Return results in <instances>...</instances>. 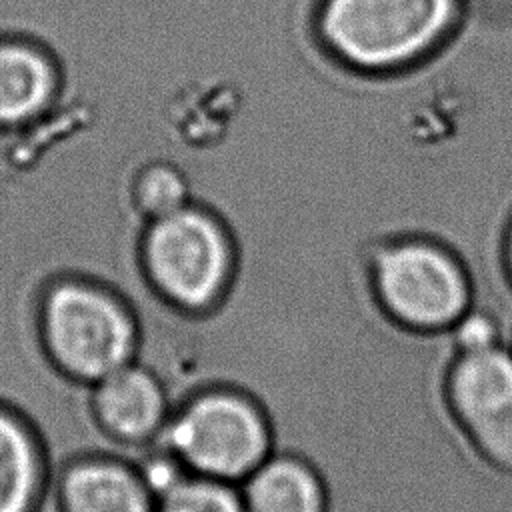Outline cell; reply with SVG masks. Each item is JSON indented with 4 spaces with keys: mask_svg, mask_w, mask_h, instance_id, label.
Instances as JSON below:
<instances>
[{
    "mask_svg": "<svg viewBox=\"0 0 512 512\" xmlns=\"http://www.w3.org/2000/svg\"><path fill=\"white\" fill-rule=\"evenodd\" d=\"M458 348L380 304L370 278L342 296H240L180 348L188 394L230 388L264 414L272 454L306 462L324 512H512V472L474 444L448 398Z\"/></svg>",
    "mask_w": 512,
    "mask_h": 512,
    "instance_id": "cell-1",
    "label": "cell"
},
{
    "mask_svg": "<svg viewBox=\"0 0 512 512\" xmlns=\"http://www.w3.org/2000/svg\"><path fill=\"white\" fill-rule=\"evenodd\" d=\"M152 446L172 452L192 474L230 484H240L272 454L262 410L230 388H210L186 400Z\"/></svg>",
    "mask_w": 512,
    "mask_h": 512,
    "instance_id": "cell-2",
    "label": "cell"
},
{
    "mask_svg": "<svg viewBox=\"0 0 512 512\" xmlns=\"http://www.w3.org/2000/svg\"><path fill=\"white\" fill-rule=\"evenodd\" d=\"M42 324L54 362L74 380L94 384L136 360V318L128 304L100 288L56 286L46 298Z\"/></svg>",
    "mask_w": 512,
    "mask_h": 512,
    "instance_id": "cell-3",
    "label": "cell"
},
{
    "mask_svg": "<svg viewBox=\"0 0 512 512\" xmlns=\"http://www.w3.org/2000/svg\"><path fill=\"white\" fill-rule=\"evenodd\" d=\"M144 268L150 288L186 312L212 308L234 276L226 236L192 208L156 218L144 242Z\"/></svg>",
    "mask_w": 512,
    "mask_h": 512,
    "instance_id": "cell-4",
    "label": "cell"
},
{
    "mask_svg": "<svg viewBox=\"0 0 512 512\" xmlns=\"http://www.w3.org/2000/svg\"><path fill=\"white\" fill-rule=\"evenodd\" d=\"M452 16L454 0H326L322 30L348 62L382 68L424 52Z\"/></svg>",
    "mask_w": 512,
    "mask_h": 512,
    "instance_id": "cell-5",
    "label": "cell"
},
{
    "mask_svg": "<svg viewBox=\"0 0 512 512\" xmlns=\"http://www.w3.org/2000/svg\"><path fill=\"white\" fill-rule=\"evenodd\" d=\"M370 280L384 310L414 330H448L472 306V282L446 250L404 242L382 250Z\"/></svg>",
    "mask_w": 512,
    "mask_h": 512,
    "instance_id": "cell-6",
    "label": "cell"
},
{
    "mask_svg": "<svg viewBox=\"0 0 512 512\" xmlns=\"http://www.w3.org/2000/svg\"><path fill=\"white\" fill-rule=\"evenodd\" d=\"M448 398L478 450L512 472V348L458 354L448 376Z\"/></svg>",
    "mask_w": 512,
    "mask_h": 512,
    "instance_id": "cell-7",
    "label": "cell"
},
{
    "mask_svg": "<svg viewBox=\"0 0 512 512\" xmlns=\"http://www.w3.org/2000/svg\"><path fill=\"white\" fill-rule=\"evenodd\" d=\"M90 410L102 432L130 446H152L170 418L164 386L136 360L92 384Z\"/></svg>",
    "mask_w": 512,
    "mask_h": 512,
    "instance_id": "cell-8",
    "label": "cell"
},
{
    "mask_svg": "<svg viewBox=\"0 0 512 512\" xmlns=\"http://www.w3.org/2000/svg\"><path fill=\"white\" fill-rule=\"evenodd\" d=\"M62 512H156L134 464L100 454L72 462L60 480Z\"/></svg>",
    "mask_w": 512,
    "mask_h": 512,
    "instance_id": "cell-9",
    "label": "cell"
},
{
    "mask_svg": "<svg viewBox=\"0 0 512 512\" xmlns=\"http://www.w3.org/2000/svg\"><path fill=\"white\" fill-rule=\"evenodd\" d=\"M238 488L246 512H324L318 476L294 456L270 454Z\"/></svg>",
    "mask_w": 512,
    "mask_h": 512,
    "instance_id": "cell-10",
    "label": "cell"
},
{
    "mask_svg": "<svg viewBox=\"0 0 512 512\" xmlns=\"http://www.w3.org/2000/svg\"><path fill=\"white\" fill-rule=\"evenodd\" d=\"M40 484V460L30 432L0 408V512H28Z\"/></svg>",
    "mask_w": 512,
    "mask_h": 512,
    "instance_id": "cell-11",
    "label": "cell"
},
{
    "mask_svg": "<svg viewBox=\"0 0 512 512\" xmlns=\"http://www.w3.org/2000/svg\"><path fill=\"white\" fill-rule=\"evenodd\" d=\"M50 92V70L34 52L18 46L0 48V122L30 116Z\"/></svg>",
    "mask_w": 512,
    "mask_h": 512,
    "instance_id": "cell-12",
    "label": "cell"
},
{
    "mask_svg": "<svg viewBox=\"0 0 512 512\" xmlns=\"http://www.w3.org/2000/svg\"><path fill=\"white\" fill-rule=\"evenodd\" d=\"M156 512H246L238 484L188 474L156 502Z\"/></svg>",
    "mask_w": 512,
    "mask_h": 512,
    "instance_id": "cell-13",
    "label": "cell"
},
{
    "mask_svg": "<svg viewBox=\"0 0 512 512\" xmlns=\"http://www.w3.org/2000/svg\"><path fill=\"white\" fill-rule=\"evenodd\" d=\"M450 336L460 354L480 352L494 346H508L506 332L500 320L478 306H470L452 326Z\"/></svg>",
    "mask_w": 512,
    "mask_h": 512,
    "instance_id": "cell-14",
    "label": "cell"
},
{
    "mask_svg": "<svg viewBox=\"0 0 512 512\" xmlns=\"http://www.w3.org/2000/svg\"><path fill=\"white\" fill-rule=\"evenodd\" d=\"M184 198V180L172 168H152L144 174L140 182V200L154 218L184 208Z\"/></svg>",
    "mask_w": 512,
    "mask_h": 512,
    "instance_id": "cell-15",
    "label": "cell"
},
{
    "mask_svg": "<svg viewBox=\"0 0 512 512\" xmlns=\"http://www.w3.org/2000/svg\"><path fill=\"white\" fill-rule=\"evenodd\" d=\"M134 468L156 502L190 474L188 468L172 452L158 446H150V450L138 460Z\"/></svg>",
    "mask_w": 512,
    "mask_h": 512,
    "instance_id": "cell-16",
    "label": "cell"
},
{
    "mask_svg": "<svg viewBox=\"0 0 512 512\" xmlns=\"http://www.w3.org/2000/svg\"><path fill=\"white\" fill-rule=\"evenodd\" d=\"M504 262H506V274H508V280L512 284V228H510V234L506 238V254H504Z\"/></svg>",
    "mask_w": 512,
    "mask_h": 512,
    "instance_id": "cell-17",
    "label": "cell"
},
{
    "mask_svg": "<svg viewBox=\"0 0 512 512\" xmlns=\"http://www.w3.org/2000/svg\"><path fill=\"white\" fill-rule=\"evenodd\" d=\"M510 348H512V340H510Z\"/></svg>",
    "mask_w": 512,
    "mask_h": 512,
    "instance_id": "cell-18",
    "label": "cell"
}]
</instances>
